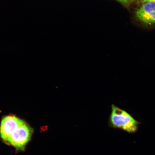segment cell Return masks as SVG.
<instances>
[{"label": "cell", "instance_id": "6da1fadb", "mask_svg": "<svg viewBox=\"0 0 155 155\" xmlns=\"http://www.w3.org/2000/svg\"><path fill=\"white\" fill-rule=\"evenodd\" d=\"M111 107V112L109 119L110 127L123 130L129 133L137 131L140 123L127 112L114 104H112Z\"/></svg>", "mask_w": 155, "mask_h": 155}, {"label": "cell", "instance_id": "7a4b0ae2", "mask_svg": "<svg viewBox=\"0 0 155 155\" xmlns=\"http://www.w3.org/2000/svg\"><path fill=\"white\" fill-rule=\"evenodd\" d=\"M33 133V130L23 120L13 131L5 143L12 145L17 150L24 151L26 145L30 140Z\"/></svg>", "mask_w": 155, "mask_h": 155}, {"label": "cell", "instance_id": "3957f363", "mask_svg": "<svg viewBox=\"0 0 155 155\" xmlns=\"http://www.w3.org/2000/svg\"><path fill=\"white\" fill-rule=\"evenodd\" d=\"M22 119L12 114L3 117L0 127V135L1 138L6 142L13 131L20 124Z\"/></svg>", "mask_w": 155, "mask_h": 155}, {"label": "cell", "instance_id": "277c9868", "mask_svg": "<svg viewBox=\"0 0 155 155\" xmlns=\"http://www.w3.org/2000/svg\"><path fill=\"white\" fill-rule=\"evenodd\" d=\"M155 11V2H146L141 4V5L136 9L134 14L136 18Z\"/></svg>", "mask_w": 155, "mask_h": 155}, {"label": "cell", "instance_id": "5b68a950", "mask_svg": "<svg viewBox=\"0 0 155 155\" xmlns=\"http://www.w3.org/2000/svg\"><path fill=\"white\" fill-rule=\"evenodd\" d=\"M143 24L148 25L155 24V11L148 14L142 15L136 18Z\"/></svg>", "mask_w": 155, "mask_h": 155}, {"label": "cell", "instance_id": "8992f818", "mask_svg": "<svg viewBox=\"0 0 155 155\" xmlns=\"http://www.w3.org/2000/svg\"><path fill=\"white\" fill-rule=\"evenodd\" d=\"M115 1L118 2L123 6L127 8L130 6L131 4L130 0H115Z\"/></svg>", "mask_w": 155, "mask_h": 155}, {"label": "cell", "instance_id": "52a82bcc", "mask_svg": "<svg viewBox=\"0 0 155 155\" xmlns=\"http://www.w3.org/2000/svg\"><path fill=\"white\" fill-rule=\"evenodd\" d=\"M155 2V0H140L139 1V3L142 4L146 2Z\"/></svg>", "mask_w": 155, "mask_h": 155}, {"label": "cell", "instance_id": "ba28073f", "mask_svg": "<svg viewBox=\"0 0 155 155\" xmlns=\"http://www.w3.org/2000/svg\"><path fill=\"white\" fill-rule=\"evenodd\" d=\"M140 1V0H130V3H132V2H134L135 1Z\"/></svg>", "mask_w": 155, "mask_h": 155}]
</instances>
